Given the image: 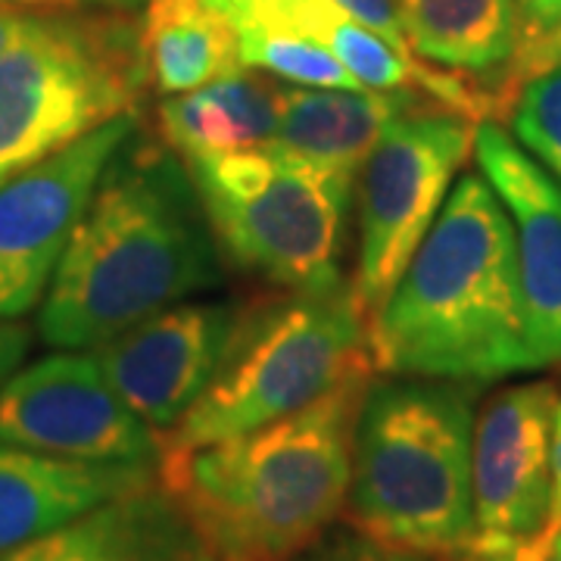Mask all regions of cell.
I'll return each mask as SVG.
<instances>
[{"mask_svg": "<svg viewBox=\"0 0 561 561\" xmlns=\"http://www.w3.org/2000/svg\"><path fill=\"white\" fill-rule=\"evenodd\" d=\"M412 50L431 66L465 76L508 116L518 98L515 0H397Z\"/></svg>", "mask_w": 561, "mask_h": 561, "instance_id": "e0dca14e", "label": "cell"}, {"mask_svg": "<svg viewBox=\"0 0 561 561\" xmlns=\"http://www.w3.org/2000/svg\"><path fill=\"white\" fill-rule=\"evenodd\" d=\"M375 371L486 383L537 368L515 228L478 175H461L368 324Z\"/></svg>", "mask_w": 561, "mask_h": 561, "instance_id": "7a4b0ae2", "label": "cell"}, {"mask_svg": "<svg viewBox=\"0 0 561 561\" xmlns=\"http://www.w3.org/2000/svg\"><path fill=\"white\" fill-rule=\"evenodd\" d=\"M234 28H262L275 35L306 38L324 47L350 69L365 91H412L440 101L478 122L496 116V103L465 76L431 66L415 54H402L378 32L353 20L337 0H213Z\"/></svg>", "mask_w": 561, "mask_h": 561, "instance_id": "4fadbf2b", "label": "cell"}, {"mask_svg": "<svg viewBox=\"0 0 561 561\" xmlns=\"http://www.w3.org/2000/svg\"><path fill=\"white\" fill-rule=\"evenodd\" d=\"M28 20H32V13H22V10L0 3V50L20 38L22 32L28 28Z\"/></svg>", "mask_w": 561, "mask_h": 561, "instance_id": "f1b7e54d", "label": "cell"}, {"mask_svg": "<svg viewBox=\"0 0 561 561\" xmlns=\"http://www.w3.org/2000/svg\"><path fill=\"white\" fill-rule=\"evenodd\" d=\"M221 250L187 162L153 131L106 165L41 300V341L98 350L221 284Z\"/></svg>", "mask_w": 561, "mask_h": 561, "instance_id": "6da1fadb", "label": "cell"}, {"mask_svg": "<svg viewBox=\"0 0 561 561\" xmlns=\"http://www.w3.org/2000/svg\"><path fill=\"white\" fill-rule=\"evenodd\" d=\"M0 440L54 459L160 468L162 440L122 400L94 353L60 350L0 390Z\"/></svg>", "mask_w": 561, "mask_h": 561, "instance_id": "9c48e42d", "label": "cell"}, {"mask_svg": "<svg viewBox=\"0 0 561 561\" xmlns=\"http://www.w3.org/2000/svg\"><path fill=\"white\" fill-rule=\"evenodd\" d=\"M243 316L247 302L184 300L91 353L122 400L165 440L221 375Z\"/></svg>", "mask_w": 561, "mask_h": 561, "instance_id": "7c38bea8", "label": "cell"}, {"mask_svg": "<svg viewBox=\"0 0 561 561\" xmlns=\"http://www.w3.org/2000/svg\"><path fill=\"white\" fill-rule=\"evenodd\" d=\"M559 400L552 381H527L505 387L483 405L471 449V552L502 556L542 537L552 502V424Z\"/></svg>", "mask_w": 561, "mask_h": 561, "instance_id": "8fae6325", "label": "cell"}, {"mask_svg": "<svg viewBox=\"0 0 561 561\" xmlns=\"http://www.w3.org/2000/svg\"><path fill=\"white\" fill-rule=\"evenodd\" d=\"M552 556L561 561V527H559V534L552 537Z\"/></svg>", "mask_w": 561, "mask_h": 561, "instance_id": "f546056e", "label": "cell"}, {"mask_svg": "<svg viewBox=\"0 0 561 561\" xmlns=\"http://www.w3.org/2000/svg\"><path fill=\"white\" fill-rule=\"evenodd\" d=\"M153 478L144 465L54 459L0 440V556Z\"/></svg>", "mask_w": 561, "mask_h": 561, "instance_id": "2e32d148", "label": "cell"}, {"mask_svg": "<svg viewBox=\"0 0 561 561\" xmlns=\"http://www.w3.org/2000/svg\"><path fill=\"white\" fill-rule=\"evenodd\" d=\"M561 527V400L556 409V424H552V502H549V518H546V530L542 540L552 542Z\"/></svg>", "mask_w": 561, "mask_h": 561, "instance_id": "83f0119b", "label": "cell"}, {"mask_svg": "<svg viewBox=\"0 0 561 561\" xmlns=\"http://www.w3.org/2000/svg\"><path fill=\"white\" fill-rule=\"evenodd\" d=\"M238 38H241L243 69H260L265 76L284 84H297V88L365 91L337 57H331L324 47L312 41L275 35L262 28H243L238 32Z\"/></svg>", "mask_w": 561, "mask_h": 561, "instance_id": "44dd1931", "label": "cell"}, {"mask_svg": "<svg viewBox=\"0 0 561 561\" xmlns=\"http://www.w3.org/2000/svg\"><path fill=\"white\" fill-rule=\"evenodd\" d=\"M138 125L140 113L110 119L0 184V319L41 306L106 165Z\"/></svg>", "mask_w": 561, "mask_h": 561, "instance_id": "30bf717a", "label": "cell"}, {"mask_svg": "<svg viewBox=\"0 0 561 561\" xmlns=\"http://www.w3.org/2000/svg\"><path fill=\"white\" fill-rule=\"evenodd\" d=\"M478 125L468 113L419 98L371 150L362 169L359 256L350 280L368 324L440 216L453 179L474 150Z\"/></svg>", "mask_w": 561, "mask_h": 561, "instance_id": "ba28073f", "label": "cell"}, {"mask_svg": "<svg viewBox=\"0 0 561 561\" xmlns=\"http://www.w3.org/2000/svg\"><path fill=\"white\" fill-rule=\"evenodd\" d=\"M474 160L515 228L534 362L561 365V184L493 119L478 125Z\"/></svg>", "mask_w": 561, "mask_h": 561, "instance_id": "5bb4252c", "label": "cell"}, {"mask_svg": "<svg viewBox=\"0 0 561 561\" xmlns=\"http://www.w3.org/2000/svg\"><path fill=\"white\" fill-rule=\"evenodd\" d=\"M371 378L375 368H359L287 419L162 453L157 478L221 561H290L343 518Z\"/></svg>", "mask_w": 561, "mask_h": 561, "instance_id": "3957f363", "label": "cell"}, {"mask_svg": "<svg viewBox=\"0 0 561 561\" xmlns=\"http://www.w3.org/2000/svg\"><path fill=\"white\" fill-rule=\"evenodd\" d=\"M138 32L147 84L160 98L243 69L238 28L213 0H147Z\"/></svg>", "mask_w": 561, "mask_h": 561, "instance_id": "ffe728a7", "label": "cell"}, {"mask_svg": "<svg viewBox=\"0 0 561 561\" xmlns=\"http://www.w3.org/2000/svg\"><path fill=\"white\" fill-rule=\"evenodd\" d=\"M424 94L412 91H337L284 84L275 138L284 153L359 181L387 125Z\"/></svg>", "mask_w": 561, "mask_h": 561, "instance_id": "ac0fdd59", "label": "cell"}, {"mask_svg": "<svg viewBox=\"0 0 561 561\" xmlns=\"http://www.w3.org/2000/svg\"><path fill=\"white\" fill-rule=\"evenodd\" d=\"M508 122L524 150L561 184V66L524 81Z\"/></svg>", "mask_w": 561, "mask_h": 561, "instance_id": "7402d4cb", "label": "cell"}, {"mask_svg": "<svg viewBox=\"0 0 561 561\" xmlns=\"http://www.w3.org/2000/svg\"><path fill=\"white\" fill-rule=\"evenodd\" d=\"M518 7V57L515 84L561 66V0H515Z\"/></svg>", "mask_w": 561, "mask_h": 561, "instance_id": "603a6c76", "label": "cell"}, {"mask_svg": "<svg viewBox=\"0 0 561 561\" xmlns=\"http://www.w3.org/2000/svg\"><path fill=\"white\" fill-rule=\"evenodd\" d=\"M359 368H375V362L353 284L247 302L221 375L162 440V453L197 449L287 419Z\"/></svg>", "mask_w": 561, "mask_h": 561, "instance_id": "8992f818", "label": "cell"}, {"mask_svg": "<svg viewBox=\"0 0 561 561\" xmlns=\"http://www.w3.org/2000/svg\"><path fill=\"white\" fill-rule=\"evenodd\" d=\"M0 561H221L160 478L94 505Z\"/></svg>", "mask_w": 561, "mask_h": 561, "instance_id": "9a60e30c", "label": "cell"}, {"mask_svg": "<svg viewBox=\"0 0 561 561\" xmlns=\"http://www.w3.org/2000/svg\"><path fill=\"white\" fill-rule=\"evenodd\" d=\"M138 3H147V0H138Z\"/></svg>", "mask_w": 561, "mask_h": 561, "instance_id": "4dcf8cb0", "label": "cell"}, {"mask_svg": "<svg viewBox=\"0 0 561 561\" xmlns=\"http://www.w3.org/2000/svg\"><path fill=\"white\" fill-rule=\"evenodd\" d=\"M32 334L10 319H0V390L22 368V362L28 356Z\"/></svg>", "mask_w": 561, "mask_h": 561, "instance_id": "4316f807", "label": "cell"}, {"mask_svg": "<svg viewBox=\"0 0 561 561\" xmlns=\"http://www.w3.org/2000/svg\"><path fill=\"white\" fill-rule=\"evenodd\" d=\"M22 13H84V10H138V0H0Z\"/></svg>", "mask_w": 561, "mask_h": 561, "instance_id": "484cf974", "label": "cell"}, {"mask_svg": "<svg viewBox=\"0 0 561 561\" xmlns=\"http://www.w3.org/2000/svg\"><path fill=\"white\" fill-rule=\"evenodd\" d=\"M474 383L371 378L353 434L343 518L390 549L431 561L474 540Z\"/></svg>", "mask_w": 561, "mask_h": 561, "instance_id": "277c9868", "label": "cell"}, {"mask_svg": "<svg viewBox=\"0 0 561 561\" xmlns=\"http://www.w3.org/2000/svg\"><path fill=\"white\" fill-rule=\"evenodd\" d=\"M219 250L280 294L341 287L343 221L356 179L272 144L187 162Z\"/></svg>", "mask_w": 561, "mask_h": 561, "instance_id": "52a82bcc", "label": "cell"}, {"mask_svg": "<svg viewBox=\"0 0 561 561\" xmlns=\"http://www.w3.org/2000/svg\"><path fill=\"white\" fill-rule=\"evenodd\" d=\"M147 91L131 10L32 13L0 50V184L110 119L140 113Z\"/></svg>", "mask_w": 561, "mask_h": 561, "instance_id": "5b68a950", "label": "cell"}, {"mask_svg": "<svg viewBox=\"0 0 561 561\" xmlns=\"http://www.w3.org/2000/svg\"><path fill=\"white\" fill-rule=\"evenodd\" d=\"M343 10L359 20L362 25H368L371 32H378L383 41H390L397 50L402 54H415L412 44H409V35H405V25H402L400 7L397 0H337ZM419 57V54H415Z\"/></svg>", "mask_w": 561, "mask_h": 561, "instance_id": "d4e9b609", "label": "cell"}, {"mask_svg": "<svg viewBox=\"0 0 561 561\" xmlns=\"http://www.w3.org/2000/svg\"><path fill=\"white\" fill-rule=\"evenodd\" d=\"M284 84L260 69L162 98L157 106V135L181 160H203L234 150L262 147L275 138Z\"/></svg>", "mask_w": 561, "mask_h": 561, "instance_id": "d6986e66", "label": "cell"}, {"mask_svg": "<svg viewBox=\"0 0 561 561\" xmlns=\"http://www.w3.org/2000/svg\"><path fill=\"white\" fill-rule=\"evenodd\" d=\"M290 561H431L409 556L400 549H390L383 542L371 540L359 534L356 527L343 524V527H331L328 534H321L312 546H306Z\"/></svg>", "mask_w": 561, "mask_h": 561, "instance_id": "cb8c5ba5", "label": "cell"}]
</instances>
